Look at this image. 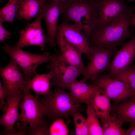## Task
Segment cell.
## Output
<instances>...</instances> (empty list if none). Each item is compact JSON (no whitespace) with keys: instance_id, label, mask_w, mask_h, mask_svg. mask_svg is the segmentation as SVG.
Returning a JSON list of instances; mask_svg holds the SVG:
<instances>
[{"instance_id":"obj_29","label":"cell","mask_w":135,"mask_h":135,"mask_svg":"<svg viewBox=\"0 0 135 135\" xmlns=\"http://www.w3.org/2000/svg\"><path fill=\"white\" fill-rule=\"evenodd\" d=\"M3 22L0 20V42L9 39L10 37V33L5 29L2 25Z\"/></svg>"},{"instance_id":"obj_6","label":"cell","mask_w":135,"mask_h":135,"mask_svg":"<svg viewBox=\"0 0 135 135\" xmlns=\"http://www.w3.org/2000/svg\"><path fill=\"white\" fill-rule=\"evenodd\" d=\"M114 50L111 48L90 46L89 62L82 72L83 77L80 80L86 82L90 79L93 82L102 73L108 71L111 58L114 54Z\"/></svg>"},{"instance_id":"obj_28","label":"cell","mask_w":135,"mask_h":135,"mask_svg":"<svg viewBox=\"0 0 135 135\" xmlns=\"http://www.w3.org/2000/svg\"><path fill=\"white\" fill-rule=\"evenodd\" d=\"M48 124L45 121L42 124L38 126L35 128L31 130H28L26 134L28 135H50Z\"/></svg>"},{"instance_id":"obj_16","label":"cell","mask_w":135,"mask_h":135,"mask_svg":"<svg viewBox=\"0 0 135 135\" xmlns=\"http://www.w3.org/2000/svg\"><path fill=\"white\" fill-rule=\"evenodd\" d=\"M56 40L60 48L62 58L82 72L86 67L82 60V54L75 47L67 41L59 32L56 33Z\"/></svg>"},{"instance_id":"obj_13","label":"cell","mask_w":135,"mask_h":135,"mask_svg":"<svg viewBox=\"0 0 135 135\" xmlns=\"http://www.w3.org/2000/svg\"><path fill=\"white\" fill-rule=\"evenodd\" d=\"M0 72L6 97L8 94L23 90L25 86L23 74L17 63L13 59L11 58L9 64L6 66L0 68Z\"/></svg>"},{"instance_id":"obj_19","label":"cell","mask_w":135,"mask_h":135,"mask_svg":"<svg viewBox=\"0 0 135 135\" xmlns=\"http://www.w3.org/2000/svg\"><path fill=\"white\" fill-rule=\"evenodd\" d=\"M52 78V73L50 71L47 74L36 73L32 79L25 80V83L27 88L36 92V97L38 98L40 95L45 96L50 93V81Z\"/></svg>"},{"instance_id":"obj_12","label":"cell","mask_w":135,"mask_h":135,"mask_svg":"<svg viewBox=\"0 0 135 135\" xmlns=\"http://www.w3.org/2000/svg\"><path fill=\"white\" fill-rule=\"evenodd\" d=\"M62 7V2L58 0H52L49 2H45L42 8V18L47 30V43L50 47L54 48L58 44L56 35L58 18L61 14Z\"/></svg>"},{"instance_id":"obj_27","label":"cell","mask_w":135,"mask_h":135,"mask_svg":"<svg viewBox=\"0 0 135 135\" xmlns=\"http://www.w3.org/2000/svg\"><path fill=\"white\" fill-rule=\"evenodd\" d=\"M50 135H68L69 129L62 118H59L52 122L48 128Z\"/></svg>"},{"instance_id":"obj_1","label":"cell","mask_w":135,"mask_h":135,"mask_svg":"<svg viewBox=\"0 0 135 135\" xmlns=\"http://www.w3.org/2000/svg\"><path fill=\"white\" fill-rule=\"evenodd\" d=\"M62 3V21L73 22L88 40L99 21L94 0H66Z\"/></svg>"},{"instance_id":"obj_30","label":"cell","mask_w":135,"mask_h":135,"mask_svg":"<svg viewBox=\"0 0 135 135\" xmlns=\"http://www.w3.org/2000/svg\"><path fill=\"white\" fill-rule=\"evenodd\" d=\"M6 97L4 92L2 88V83L0 82V109L3 110H4L6 103L4 100Z\"/></svg>"},{"instance_id":"obj_21","label":"cell","mask_w":135,"mask_h":135,"mask_svg":"<svg viewBox=\"0 0 135 135\" xmlns=\"http://www.w3.org/2000/svg\"><path fill=\"white\" fill-rule=\"evenodd\" d=\"M46 0H20L19 8L16 14L19 20H30L42 10Z\"/></svg>"},{"instance_id":"obj_32","label":"cell","mask_w":135,"mask_h":135,"mask_svg":"<svg viewBox=\"0 0 135 135\" xmlns=\"http://www.w3.org/2000/svg\"><path fill=\"white\" fill-rule=\"evenodd\" d=\"M133 11V13L131 19V25L135 27V6L134 7Z\"/></svg>"},{"instance_id":"obj_14","label":"cell","mask_w":135,"mask_h":135,"mask_svg":"<svg viewBox=\"0 0 135 135\" xmlns=\"http://www.w3.org/2000/svg\"><path fill=\"white\" fill-rule=\"evenodd\" d=\"M135 56V35L127 43L115 52L108 71L112 76L124 71L130 66Z\"/></svg>"},{"instance_id":"obj_31","label":"cell","mask_w":135,"mask_h":135,"mask_svg":"<svg viewBox=\"0 0 135 135\" xmlns=\"http://www.w3.org/2000/svg\"><path fill=\"white\" fill-rule=\"evenodd\" d=\"M129 128L125 130V135H135V122L129 123Z\"/></svg>"},{"instance_id":"obj_33","label":"cell","mask_w":135,"mask_h":135,"mask_svg":"<svg viewBox=\"0 0 135 135\" xmlns=\"http://www.w3.org/2000/svg\"><path fill=\"white\" fill-rule=\"evenodd\" d=\"M59 0L60 1L62 2H63L66 0Z\"/></svg>"},{"instance_id":"obj_20","label":"cell","mask_w":135,"mask_h":135,"mask_svg":"<svg viewBox=\"0 0 135 135\" xmlns=\"http://www.w3.org/2000/svg\"><path fill=\"white\" fill-rule=\"evenodd\" d=\"M112 110L123 124L135 122V95L123 102L114 103Z\"/></svg>"},{"instance_id":"obj_7","label":"cell","mask_w":135,"mask_h":135,"mask_svg":"<svg viewBox=\"0 0 135 135\" xmlns=\"http://www.w3.org/2000/svg\"><path fill=\"white\" fill-rule=\"evenodd\" d=\"M26 86L23 89L24 96L19 106L21 112L18 120L26 125L30 124L28 130L34 129L43 124L42 117L46 112L44 105L31 93Z\"/></svg>"},{"instance_id":"obj_5","label":"cell","mask_w":135,"mask_h":135,"mask_svg":"<svg viewBox=\"0 0 135 135\" xmlns=\"http://www.w3.org/2000/svg\"><path fill=\"white\" fill-rule=\"evenodd\" d=\"M3 48L5 52L14 60L21 68L25 76V80L31 79V76L36 73V68L40 64L49 62L51 55L45 52L42 54L30 53L20 48H15L5 44Z\"/></svg>"},{"instance_id":"obj_22","label":"cell","mask_w":135,"mask_h":135,"mask_svg":"<svg viewBox=\"0 0 135 135\" xmlns=\"http://www.w3.org/2000/svg\"><path fill=\"white\" fill-rule=\"evenodd\" d=\"M100 120L103 135H125V130L122 127L123 124L116 115Z\"/></svg>"},{"instance_id":"obj_34","label":"cell","mask_w":135,"mask_h":135,"mask_svg":"<svg viewBox=\"0 0 135 135\" xmlns=\"http://www.w3.org/2000/svg\"><path fill=\"white\" fill-rule=\"evenodd\" d=\"M127 0L129 2H130L135 0Z\"/></svg>"},{"instance_id":"obj_9","label":"cell","mask_w":135,"mask_h":135,"mask_svg":"<svg viewBox=\"0 0 135 135\" xmlns=\"http://www.w3.org/2000/svg\"><path fill=\"white\" fill-rule=\"evenodd\" d=\"M94 0L99 19L96 30L104 28L122 14L134 11L125 4V0Z\"/></svg>"},{"instance_id":"obj_4","label":"cell","mask_w":135,"mask_h":135,"mask_svg":"<svg viewBox=\"0 0 135 135\" xmlns=\"http://www.w3.org/2000/svg\"><path fill=\"white\" fill-rule=\"evenodd\" d=\"M47 68L52 73L50 85L63 88H68L70 85L77 80L82 72L70 64L61 56L60 50H56L51 56Z\"/></svg>"},{"instance_id":"obj_18","label":"cell","mask_w":135,"mask_h":135,"mask_svg":"<svg viewBox=\"0 0 135 135\" xmlns=\"http://www.w3.org/2000/svg\"><path fill=\"white\" fill-rule=\"evenodd\" d=\"M110 99L103 89L99 88L90 105L100 120L110 116L112 110Z\"/></svg>"},{"instance_id":"obj_10","label":"cell","mask_w":135,"mask_h":135,"mask_svg":"<svg viewBox=\"0 0 135 135\" xmlns=\"http://www.w3.org/2000/svg\"><path fill=\"white\" fill-rule=\"evenodd\" d=\"M42 9L34 21L31 24L27 23L26 26L20 31L19 39L13 48H20L34 45L40 46L44 52H46L45 45L47 43L48 38L44 32L42 26Z\"/></svg>"},{"instance_id":"obj_8","label":"cell","mask_w":135,"mask_h":135,"mask_svg":"<svg viewBox=\"0 0 135 135\" xmlns=\"http://www.w3.org/2000/svg\"><path fill=\"white\" fill-rule=\"evenodd\" d=\"M91 84L103 89L115 103L127 100L135 95L128 85L124 82L113 78L109 74H102Z\"/></svg>"},{"instance_id":"obj_15","label":"cell","mask_w":135,"mask_h":135,"mask_svg":"<svg viewBox=\"0 0 135 135\" xmlns=\"http://www.w3.org/2000/svg\"><path fill=\"white\" fill-rule=\"evenodd\" d=\"M57 30L67 41L75 47L82 54H85L89 58L90 44L81 29L74 24H70L62 21L58 26Z\"/></svg>"},{"instance_id":"obj_23","label":"cell","mask_w":135,"mask_h":135,"mask_svg":"<svg viewBox=\"0 0 135 135\" xmlns=\"http://www.w3.org/2000/svg\"><path fill=\"white\" fill-rule=\"evenodd\" d=\"M20 0H9L0 10V20L13 23L19 8Z\"/></svg>"},{"instance_id":"obj_25","label":"cell","mask_w":135,"mask_h":135,"mask_svg":"<svg viewBox=\"0 0 135 135\" xmlns=\"http://www.w3.org/2000/svg\"><path fill=\"white\" fill-rule=\"evenodd\" d=\"M111 77L126 83L135 92V66H130L123 72Z\"/></svg>"},{"instance_id":"obj_2","label":"cell","mask_w":135,"mask_h":135,"mask_svg":"<svg viewBox=\"0 0 135 135\" xmlns=\"http://www.w3.org/2000/svg\"><path fill=\"white\" fill-rule=\"evenodd\" d=\"M133 12L122 14L104 28L95 29L88 40L90 46L115 50L133 36L130 27Z\"/></svg>"},{"instance_id":"obj_17","label":"cell","mask_w":135,"mask_h":135,"mask_svg":"<svg viewBox=\"0 0 135 135\" xmlns=\"http://www.w3.org/2000/svg\"><path fill=\"white\" fill-rule=\"evenodd\" d=\"M73 98L77 102L90 105L99 88L80 80H76L68 88Z\"/></svg>"},{"instance_id":"obj_11","label":"cell","mask_w":135,"mask_h":135,"mask_svg":"<svg viewBox=\"0 0 135 135\" xmlns=\"http://www.w3.org/2000/svg\"><path fill=\"white\" fill-rule=\"evenodd\" d=\"M23 96V90L21 89L6 96V105L0 120V124L5 128L2 134L12 135L14 132V125L20 115L18 112V107Z\"/></svg>"},{"instance_id":"obj_3","label":"cell","mask_w":135,"mask_h":135,"mask_svg":"<svg viewBox=\"0 0 135 135\" xmlns=\"http://www.w3.org/2000/svg\"><path fill=\"white\" fill-rule=\"evenodd\" d=\"M38 100L46 108L44 115L53 122L63 118L66 123L71 121L70 116L77 112H82L84 108L81 103L73 98L70 92L57 87L48 96L39 97Z\"/></svg>"},{"instance_id":"obj_26","label":"cell","mask_w":135,"mask_h":135,"mask_svg":"<svg viewBox=\"0 0 135 135\" xmlns=\"http://www.w3.org/2000/svg\"><path fill=\"white\" fill-rule=\"evenodd\" d=\"M75 127V134L76 135H89L86 119L80 112H77L72 116Z\"/></svg>"},{"instance_id":"obj_24","label":"cell","mask_w":135,"mask_h":135,"mask_svg":"<svg viewBox=\"0 0 135 135\" xmlns=\"http://www.w3.org/2000/svg\"><path fill=\"white\" fill-rule=\"evenodd\" d=\"M87 122L89 135H103V130L98 117L90 105H87Z\"/></svg>"}]
</instances>
